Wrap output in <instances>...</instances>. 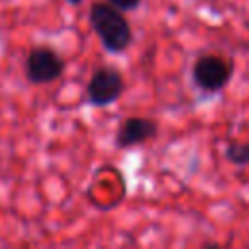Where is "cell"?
Masks as SVG:
<instances>
[{"instance_id": "cell-3", "label": "cell", "mask_w": 249, "mask_h": 249, "mask_svg": "<svg viewBox=\"0 0 249 249\" xmlns=\"http://www.w3.org/2000/svg\"><path fill=\"white\" fill-rule=\"evenodd\" d=\"M124 78L115 66H99L88 80L86 97L93 107H109L124 93Z\"/></svg>"}, {"instance_id": "cell-5", "label": "cell", "mask_w": 249, "mask_h": 249, "mask_svg": "<svg viewBox=\"0 0 249 249\" xmlns=\"http://www.w3.org/2000/svg\"><path fill=\"white\" fill-rule=\"evenodd\" d=\"M158 132H160V128H158L156 121H152L148 117H126L117 126L115 146L121 150L140 146V144H146L148 140L156 138Z\"/></svg>"}, {"instance_id": "cell-4", "label": "cell", "mask_w": 249, "mask_h": 249, "mask_svg": "<svg viewBox=\"0 0 249 249\" xmlns=\"http://www.w3.org/2000/svg\"><path fill=\"white\" fill-rule=\"evenodd\" d=\"M193 82L204 93L222 91L233 74V64L220 54H202L193 64Z\"/></svg>"}, {"instance_id": "cell-7", "label": "cell", "mask_w": 249, "mask_h": 249, "mask_svg": "<svg viewBox=\"0 0 249 249\" xmlns=\"http://www.w3.org/2000/svg\"><path fill=\"white\" fill-rule=\"evenodd\" d=\"M107 2L113 4L115 8L123 10V12H132V10H136L140 6L142 0H107Z\"/></svg>"}, {"instance_id": "cell-2", "label": "cell", "mask_w": 249, "mask_h": 249, "mask_svg": "<svg viewBox=\"0 0 249 249\" xmlns=\"http://www.w3.org/2000/svg\"><path fill=\"white\" fill-rule=\"evenodd\" d=\"M66 70L64 58L49 45H35L27 51L23 58L25 80L33 86H43L56 82Z\"/></svg>"}, {"instance_id": "cell-8", "label": "cell", "mask_w": 249, "mask_h": 249, "mask_svg": "<svg viewBox=\"0 0 249 249\" xmlns=\"http://www.w3.org/2000/svg\"><path fill=\"white\" fill-rule=\"evenodd\" d=\"M66 2H68L70 6H80V4L84 2V0H66Z\"/></svg>"}, {"instance_id": "cell-1", "label": "cell", "mask_w": 249, "mask_h": 249, "mask_svg": "<svg viewBox=\"0 0 249 249\" xmlns=\"http://www.w3.org/2000/svg\"><path fill=\"white\" fill-rule=\"evenodd\" d=\"M89 27L97 35L101 47L111 54L124 53L132 43V27L123 16V10L115 8L107 0L91 2L88 14Z\"/></svg>"}, {"instance_id": "cell-6", "label": "cell", "mask_w": 249, "mask_h": 249, "mask_svg": "<svg viewBox=\"0 0 249 249\" xmlns=\"http://www.w3.org/2000/svg\"><path fill=\"white\" fill-rule=\"evenodd\" d=\"M224 158L237 165V167H245L249 165V142H239V140H230L224 148Z\"/></svg>"}]
</instances>
